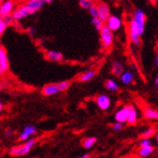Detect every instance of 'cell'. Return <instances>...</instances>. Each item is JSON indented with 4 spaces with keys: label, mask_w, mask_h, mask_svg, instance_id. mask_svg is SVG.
<instances>
[{
    "label": "cell",
    "mask_w": 158,
    "mask_h": 158,
    "mask_svg": "<svg viewBox=\"0 0 158 158\" xmlns=\"http://www.w3.org/2000/svg\"><path fill=\"white\" fill-rule=\"evenodd\" d=\"M144 117L148 120L158 121V110H155L153 108H146L144 110Z\"/></svg>",
    "instance_id": "17"
},
{
    "label": "cell",
    "mask_w": 158,
    "mask_h": 158,
    "mask_svg": "<svg viewBox=\"0 0 158 158\" xmlns=\"http://www.w3.org/2000/svg\"><path fill=\"white\" fill-rule=\"evenodd\" d=\"M92 4L93 2L90 1V0H80V1H79V6L83 8V9H87V10L91 7Z\"/></svg>",
    "instance_id": "27"
},
{
    "label": "cell",
    "mask_w": 158,
    "mask_h": 158,
    "mask_svg": "<svg viewBox=\"0 0 158 158\" xmlns=\"http://www.w3.org/2000/svg\"><path fill=\"white\" fill-rule=\"evenodd\" d=\"M122 19L121 18H118V15H110L109 19L106 20V27L111 30L112 32H114V31H118V29H120L122 27Z\"/></svg>",
    "instance_id": "5"
},
{
    "label": "cell",
    "mask_w": 158,
    "mask_h": 158,
    "mask_svg": "<svg viewBox=\"0 0 158 158\" xmlns=\"http://www.w3.org/2000/svg\"><path fill=\"white\" fill-rule=\"evenodd\" d=\"M96 103L99 109L106 111V110H108L109 107L111 106V99H110V98L107 94H98L96 98Z\"/></svg>",
    "instance_id": "7"
},
{
    "label": "cell",
    "mask_w": 158,
    "mask_h": 158,
    "mask_svg": "<svg viewBox=\"0 0 158 158\" xmlns=\"http://www.w3.org/2000/svg\"><path fill=\"white\" fill-rule=\"evenodd\" d=\"M36 143H37V139L32 138V139L28 140L27 142H25L24 144L13 147L10 149L9 152L13 156H23V155L27 154L31 149H32V148L36 145Z\"/></svg>",
    "instance_id": "2"
},
{
    "label": "cell",
    "mask_w": 158,
    "mask_h": 158,
    "mask_svg": "<svg viewBox=\"0 0 158 158\" xmlns=\"http://www.w3.org/2000/svg\"><path fill=\"white\" fill-rule=\"evenodd\" d=\"M2 110H3V103L1 101H0V113L2 112Z\"/></svg>",
    "instance_id": "37"
},
{
    "label": "cell",
    "mask_w": 158,
    "mask_h": 158,
    "mask_svg": "<svg viewBox=\"0 0 158 158\" xmlns=\"http://www.w3.org/2000/svg\"><path fill=\"white\" fill-rule=\"evenodd\" d=\"M42 93L45 97H50V96H54V94H59L60 91L58 89L56 83H49V84H46L44 87Z\"/></svg>",
    "instance_id": "11"
},
{
    "label": "cell",
    "mask_w": 158,
    "mask_h": 158,
    "mask_svg": "<svg viewBox=\"0 0 158 158\" xmlns=\"http://www.w3.org/2000/svg\"><path fill=\"white\" fill-rule=\"evenodd\" d=\"M46 58L53 61V62H59L63 60V54L59 51H54V50H49L46 52Z\"/></svg>",
    "instance_id": "16"
},
{
    "label": "cell",
    "mask_w": 158,
    "mask_h": 158,
    "mask_svg": "<svg viewBox=\"0 0 158 158\" xmlns=\"http://www.w3.org/2000/svg\"><path fill=\"white\" fill-rule=\"evenodd\" d=\"M44 4V0H30V1L27 2V6L36 13L42 9Z\"/></svg>",
    "instance_id": "15"
},
{
    "label": "cell",
    "mask_w": 158,
    "mask_h": 158,
    "mask_svg": "<svg viewBox=\"0 0 158 158\" xmlns=\"http://www.w3.org/2000/svg\"><path fill=\"white\" fill-rule=\"evenodd\" d=\"M127 116H128V106H123L121 109H118L115 114V120L116 123H124L127 121Z\"/></svg>",
    "instance_id": "10"
},
{
    "label": "cell",
    "mask_w": 158,
    "mask_h": 158,
    "mask_svg": "<svg viewBox=\"0 0 158 158\" xmlns=\"http://www.w3.org/2000/svg\"><path fill=\"white\" fill-rule=\"evenodd\" d=\"M36 12L31 10L30 8L27 6V4H25V5H22L19 8H18L15 11H14L12 14V17H13L14 20H20V19L28 17V15H33Z\"/></svg>",
    "instance_id": "4"
},
{
    "label": "cell",
    "mask_w": 158,
    "mask_h": 158,
    "mask_svg": "<svg viewBox=\"0 0 158 158\" xmlns=\"http://www.w3.org/2000/svg\"><path fill=\"white\" fill-rule=\"evenodd\" d=\"M28 32H29V34L31 35V36H33V35H35L36 34V28L35 27H30L29 29H28Z\"/></svg>",
    "instance_id": "33"
},
{
    "label": "cell",
    "mask_w": 158,
    "mask_h": 158,
    "mask_svg": "<svg viewBox=\"0 0 158 158\" xmlns=\"http://www.w3.org/2000/svg\"><path fill=\"white\" fill-rule=\"evenodd\" d=\"M123 72H124V69L122 63L120 61H114L112 65V73L117 77H120Z\"/></svg>",
    "instance_id": "14"
},
{
    "label": "cell",
    "mask_w": 158,
    "mask_h": 158,
    "mask_svg": "<svg viewBox=\"0 0 158 158\" xmlns=\"http://www.w3.org/2000/svg\"><path fill=\"white\" fill-rule=\"evenodd\" d=\"M15 9V4L13 1H4L0 7V18H5L7 15L13 14Z\"/></svg>",
    "instance_id": "8"
},
{
    "label": "cell",
    "mask_w": 158,
    "mask_h": 158,
    "mask_svg": "<svg viewBox=\"0 0 158 158\" xmlns=\"http://www.w3.org/2000/svg\"><path fill=\"white\" fill-rule=\"evenodd\" d=\"M12 134H13V130L12 129H7L6 130V135L7 136H12Z\"/></svg>",
    "instance_id": "34"
},
{
    "label": "cell",
    "mask_w": 158,
    "mask_h": 158,
    "mask_svg": "<svg viewBox=\"0 0 158 158\" xmlns=\"http://www.w3.org/2000/svg\"><path fill=\"white\" fill-rule=\"evenodd\" d=\"M99 33H100V42L102 46L104 48H109L113 44V41H114L113 32L104 25L103 28L99 31Z\"/></svg>",
    "instance_id": "3"
},
{
    "label": "cell",
    "mask_w": 158,
    "mask_h": 158,
    "mask_svg": "<svg viewBox=\"0 0 158 158\" xmlns=\"http://www.w3.org/2000/svg\"><path fill=\"white\" fill-rule=\"evenodd\" d=\"M111 15L110 13V8L108 4L106 3H99L98 5V18L103 22H106V20Z\"/></svg>",
    "instance_id": "6"
},
{
    "label": "cell",
    "mask_w": 158,
    "mask_h": 158,
    "mask_svg": "<svg viewBox=\"0 0 158 158\" xmlns=\"http://www.w3.org/2000/svg\"><path fill=\"white\" fill-rule=\"evenodd\" d=\"M10 68L9 65V60H8V56H7V51L5 49V47L0 45V69L4 73L7 72Z\"/></svg>",
    "instance_id": "9"
},
{
    "label": "cell",
    "mask_w": 158,
    "mask_h": 158,
    "mask_svg": "<svg viewBox=\"0 0 158 158\" xmlns=\"http://www.w3.org/2000/svg\"><path fill=\"white\" fill-rule=\"evenodd\" d=\"M6 28H7V24L4 22L3 19H2V18H0V37H1L2 34L5 32Z\"/></svg>",
    "instance_id": "28"
},
{
    "label": "cell",
    "mask_w": 158,
    "mask_h": 158,
    "mask_svg": "<svg viewBox=\"0 0 158 158\" xmlns=\"http://www.w3.org/2000/svg\"><path fill=\"white\" fill-rule=\"evenodd\" d=\"M78 158H90V154L86 153V154H84V155H82V156H80V157H78Z\"/></svg>",
    "instance_id": "36"
},
{
    "label": "cell",
    "mask_w": 158,
    "mask_h": 158,
    "mask_svg": "<svg viewBox=\"0 0 158 158\" xmlns=\"http://www.w3.org/2000/svg\"><path fill=\"white\" fill-rule=\"evenodd\" d=\"M97 141H98L97 137H89V138H86L83 140L82 145L85 148H91L92 147L94 146V144L97 143Z\"/></svg>",
    "instance_id": "22"
},
{
    "label": "cell",
    "mask_w": 158,
    "mask_h": 158,
    "mask_svg": "<svg viewBox=\"0 0 158 158\" xmlns=\"http://www.w3.org/2000/svg\"><path fill=\"white\" fill-rule=\"evenodd\" d=\"M155 86L158 88V76L156 77V79H155Z\"/></svg>",
    "instance_id": "38"
},
{
    "label": "cell",
    "mask_w": 158,
    "mask_h": 158,
    "mask_svg": "<svg viewBox=\"0 0 158 158\" xmlns=\"http://www.w3.org/2000/svg\"><path fill=\"white\" fill-rule=\"evenodd\" d=\"M92 23H93V25L96 27V29L98 31H100L102 28H103L104 26V22L103 21H101L98 18H94L92 19Z\"/></svg>",
    "instance_id": "24"
},
{
    "label": "cell",
    "mask_w": 158,
    "mask_h": 158,
    "mask_svg": "<svg viewBox=\"0 0 158 158\" xmlns=\"http://www.w3.org/2000/svg\"><path fill=\"white\" fill-rule=\"evenodd\" d=\"M154 62H155V65H156V68L158 69V53L156 54V56H155V59H154Z\"/></svg>",
    "instance_id": "35"
},
{
    "label": "cell",
    "mask_w": 158,
    "mask_h": 158,
    "mask_svg": "<svg viewBox=\"0 0 158 158\" xmlns=\"http://www.w3.org/2000/svg\"><path fill=\"white\" fill-rule=\"evenodd\" d=\"M2 89V86H1V83H0V90Z\"/></svg>",
    "instance_id": "41"
},
{
    "label": "cell",
    "mask_w": 158,
    "mask_h": 158,
    "mask_svg": "<svg viewBox=\"0 0 158 158\" xmlns=\"http://www.w3.org/2000/svg\"><path fill=\"white\" fill-rule=\"evenodd\" d=\"M113 129L115 130V131H118V130H121V129H123V124L122 123H115L114 124H113Z\"/></svg>",
    "instance_id": "32"
},
{
    "label": "cell",
    "mask_w": 158,
    "mask_h": 158,
    "mask_svg": "<svg viewBox=\"0 0 158 158\" xmlns=\"http://www.w3.org/2000/svg\"><path fill=\"white\" fill-rule=\"evenodd\" d=\"M3 19V20H4V22L7 24V26L9 25V24H12L13 23V21H14V19H13V17H12V15H7V17H5V18H2Z\"/></svg>",
    "instance_id": "31"
},
{
    "label": "cell",
    "mask_w": 158,
    "mask_h": 158,
    "mask_svg": "<svg viewBox=\"0 0 158 158\" xmlns=\"http://www.w3.org/2000/svg\"><path fill=\"white\" fill-rule=\"evenodd\" d=\"M155 135H156V142H157V144H158V132H156Z\"/></svg>",
    "instance_id": "39"
},
{
    "label": "cell",
    "mask_w": 158,
    "mask_h": 158,
    "mask_svg": "<svg viewBox=\"0 0 158 158\" xmlns=\"http://www.w3.org/2000/svg\"><path fill=\"white\" fill-rule=\"evenodd\" d=\"M128 106V116H127V121L126 123L129 124H134L136 123L138 120V112L136 108L133 105H127Z\"/></svg>",
    "instance_id": "12"
},
{
    "label": "cell",
    "mask_w": 158,
    "mask_h": 158,
    "mask_svg": "<svg viewBox=\"0 0 158 158\" xmlns=\"http://www.w3.org/2000/svg\"><path fill=\"white\" fill-rule=\"evenodd\" d=\"M56 84H57V87H58V89L61 93V92L67 91L70 87V85H72V82L69 81V80H64V81H61V82L56 83Z\"/></svg>",
    "instance_id": "23"
},
{
    "label": "cell",
    "mask_w": 158,
    "mask_h": 158,
    "mask_svg": "<svg viewBox=\"0 0 158 158\" xmlns=\"http://www.w3.org/2000/svg\"><path fill=\"white\" fill-rule=\"evenodd\" d=\"M1 4H2V2H1V0H0V7H1Z\"/></svg>",
    "instance_id": "42"
},
{
    "label": "cell",
    "mask_w": 158,
    "mask_h": 158,
    "mask_svg": "<svg viewBox=\"0 0 158 158\" xmlns=\"http://www.w3.org/2000/svg\"><path fill=\"white\" fill-rule=\"evenodd\" d=\"M97 75V72L94 69H90V70H87V72L79 74L78 77H77V80L79 82H88L90 80H92V79Z\"/></svg>",
    "instance_id": "13"
},
{
    "label": "cell",
    "mask_w": 158,
    "mask_h": 158,
    "mask_svg": "<svg viewBox=\"0 0 158 158\" xmlns=\"http://www.w3.org/2000/svg\"><path fill=\"white\" fill-rule=\"evenodd\" d=\"M3 74V72H2V70H1V69H0V76H1Z\"/></svg>",
    "instance_id": "40"
},
{
    "label": "cell",
    "mask_w": 158,
    "mask_h": 158,
    "mask_svg": "<svg viewBox=\"0 0 158 158\" xmlns=\"http://www.w3.org/2000/svg\"><path fill=\"white\" fill-rule=\"evenodd\" d=\"M146 25V14L143 10L137 9L133 14V18L129 22V35H141L145 31Z\"/></svg>",
    "instance_id": "1"
},
{
    "label": "cell",
    "mask_w": 158,
    "mask_h": 158,
    "mask_svg": "<svg viewBox=\"0 0 158 158\" xmlns=\"http://www.w3.org/2000/svg\"><path fill=\"white\" fill-rule=\"evenodd\" d=\"M23 132H25L27 133L28 135H33V134H36L37 132V128H36V126L35 125H32V124H28L26 125L24 129H23Z\"/></svg>",
    "instance_id": "25"
},
{
    "label": "cell",
    "mask_w": 158,
    "mask_h": 158,
    "mask_svg": "<svg viewBox=\"0 0 158 158\" xmlns=\"http://www.w3.org/2000/svg\"><path fill=\"white\" fill-rule=\"evenodd\" d=\"M88 10H89V13H90L91 17H92L93 19L98 18V5H97V4H94V3H93Z\"/></svg>",
    "instance_id": "26"
},
{
    "label": "cell",
    "mask_w": 158,
    "mask_h": 158,
    "mask_svg": "<svg viewBox=\"0 0 158 158\" xmlns=\"http://www.w3.org/2000/svg\"><path fill=\"white\" fill-rule=\"evenodd\" d=\"M154 151V148L152 145L151 146H148V147H143V148H140V149L138 151V154L141 157H147L148 155H151Z\"/></svg>",
    "instance_id": "19"
},
{
    "label": "cell",
    "mask_w": 158,
    "mask_h": 158,
    "mask_svg": "<svg viewBox=\"0 0 158 158\" xmlns=\"http://www.w3.org/2000/svg\"><path fill=\"white\" fill-rule=\"evenodd\" d=\"M126 158H129V157H126Z\"/></svg>",
    "instance_id": "43"
},
{
    "label": "cell",
    "mask_w": 158,
    "mask_h": 158,
    "mask_svg": "<svg viewBox=\"0 0 158 158\" xmlns=\"http://www.w3.org/2000/svg\"><path fill=\"white\" fill-rule=\"evenodd\" d=\"M156 134V128L155 127H148L146 130H144L141 133V138L142 139H149L151 137L154 136Z\"/></svg>",
    "instance_id": "20"
},
{
    "label": "cell",
    "mask_w": 158,
    "mask_h": 158,
    "mask_svg": "<svg viewBox=\"0 0 158 158\" xmlns=\"http://www.w3.org/2000/svg\"><path fill=\"white\" fill-rule=\"evenodd\" d=\"M19 141H22V142H27L28 140H30V135H28L27 133L25 132H21L19 134Z\"/></svg>",
    "instance_id": "29"
},
{
    "label": "cell",
    "mask_w": 158,
    "mask_h": 158,
    "mask_svg": "<svg viewBox=\"0 0 158 158\" xmlns=\"http://www.w3.org/2000/svg\"><path fill=\"white\" fill-rule=\"evenodd\" d=\"M105 88L110 92H117L118 90V84L112 79H108L105 81Z\"/></svg>",
    "instance_id": "21"
},
{
    "label": "cell",
    "mask_w": 158,
    "mask_h": 158,
    "mask_svg": "<svg viewBox=\"0 0 158 158\" xmlns=\"http://www.w3.org/2000/svg\"><path fill=\"white\" fill-rule=\"evenodd\" d=\"M121 80L124 85H130L133 81H134V75L129 70H126V72H123V74L120 76Z\"/></svg>",
    "instance_id": "18"
},
{
    "label": "cell",
    "mask_w": 158,
    "mask_h": 158,
    "mask_svg": "<svg viewBox=\"0 0 158 158\" xmlns=\"http://www.w3.org/2000/svg\"><path fill=\"white\" fill-rule=\"evenodd\" d=\"M152 145V142L149 139H142L140 142V148H143V147H148V146H151Z\"/></svg>",
    "instance_id": "30"
}]
</instances>
